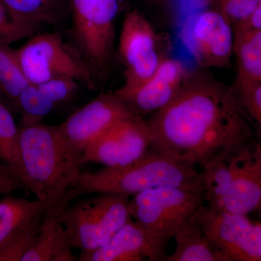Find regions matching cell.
Masks as SVG:
<instances>
[{"mask_svg": "<svg viewBox=\"0 0 261 261\" xmlns=\"http://www.w3.org/2000/svg\"><path fill=\"white\" fill-rule=\"evenodd\" d=\"M147 123L153 148L194 166L253 135L232 89L202 75L189 74L177 95Z\"/></svg>", "mask_w": 261, "mask_h": 261, "instance_id": "cell-1", "label": "cell"}, {"mask_svg": "<svg viewBox=\"0 0 261 261\" xmlns=\"http://www.w3.org/2000/svg\"><path fill=\"white\" fill-rule=\"evenodd\" d=\"M19 175L37 200L49 204L71 190L81 172L82 155L59 126L38 123L19 129Z\"/></svg>", "mask_w": 261, "mask_h": 261, "instance_id": "cell-2", "label": "cell"}, {"mask_svg": "<svg viewBox=\"0 0 261 261\" xmlns=\"http://www.w3.org/2000/svg\"><path fill=\"white\" fill-rule=\"evenodd\" d=\"M201 185L196 166L185 164L151 147L128 166L94 171H81L74 185L83 194H120L134 196L160 187Z\"/></svg>", "mask_w": 261, "mask_h": 261, "instance_id": "cell-3", "label": "cell"}, {"mask_svg": "<svg viewBox=\"0 0 261 261\" xmlns=\"http://www.w3.org/2000/svg\"><path fill=\"white\" fill-rule=\"evenodd\" d=\"M123 0H70V47L88 67L94 80L103 79L114 54L116 20Z\"/></svg>", "mask_w": 261, "mask_h": 261, "instance_id": "cell-4", "label": "cell"}, {"mask_svg": "<svg viewBox=\"0 0 261 261\" xmlns=\"http://www.w3.org/2000/svg\"><path fill=\"white\" fill-rule=\"evenodd\" d=\"M96 195L68 205L61 218L72 247L83 253L106 245L132 219L129 196Z\"/></svg>", "mask_w": 261, "mask_h": 261, "instance_id": "cell-5", "label": "cell"}, {"mask_svg": "<svg viewBox=\"0 0 261 261\" xmlns=\"http://www.w3.org/2000/svg\"><path fill=\"white\" fill-rule=\"evenodd\" d=\"M201 185L149 189L130 199V218L166 247L180 225L203 205Z\"/></svg>", "mask_w": 261, "mask_h": 261, "instance_id": "cell-6", "label": "cell"}, {"mask_svg": "<svg viewBox=\"0 0 261 261\" xmlns=\"http://www.w3.org/2000/svg\"><path fill=\"white\" fill-rule=\"evenodd\" d=\"M19 64L29 84H39L53 79H74L94 85L88 67L59 33L34 36L16 50Z\"/></svg>", "mask_w": 261, "mask_h": 261, "instance_id": "cell-7", "label": "cell"}, {"mask_svg": "<svg viewBox=\"0 0 261 261\" xmlns=\"http://www.w3.org/2000/svg\"><path fill=\"white\" fill-rule=\"evenodd\" d=\"M196 217L207 238L228 261H261V223L247 215L202 205Z\"/></svg>", "mask_w": 261, "mask_h": 261, "instance_id": "cell-8", "label": "cell"}, {"mask_svg": "<svg viewBox=\"0 0 261 261\" xmlns=\"http://www.w3.org/2000/svg\"><path fill=\"white\" fill-rule=\"evenodd\" d=\"M118 51L125 66L124 84L115 91L118 96L128 93L149 80L163 59L157 49V37L142 13L132 10L122 22Z\"/></svg>", "mask_w": 261, "mask_h": 261, "instance_id": "cell-9", "label": "cell"}, {"mask_svg": "<svg viewBox=\"0 0 261 261\" xmlns=\"http://www.w3.org/2000/svg\"><path fill=\"white\" fill-rule=\"evenodd\" d=\"M151 147L148 123L141 116L135 117L119 122L91 142L82 154V164L123 167L141 159Z\"/></svg>", "mask_w": 261, "mask_h": 261, "instance_id": "cell-10", "label": "cell"}, {"mask_svg": "<svg viewBox=\"0 0 261 261\" xmlns=\"http://www.w3.org/2000/svg\"><path fill=\"white\" fill-rule=\"evenodd\" d=\"M138 116L116 94H102L75 111L59 127L68 143L82 158L99 136L119 122Z\"/></svg>", "mask_w": 261, "mask_h": 261, "instance_id": "cell-11", "label": "cell"}, {"mask_svg": "<svg viewBox=\"0 0 261 261\" xmlns=\"http://www.w3.org/2000/svg\"><path fill=\"white\" fill-rule=\"evenodd\" d=\"M183 37L197 63L206 68L229 64L234 47L232 23L217 10H207L185 24Z\"/></svg>", "mask_w": 261, "mask_h": 261, "instance_id": "cell-12", "label": "cell"}, {"mask_svg": "<svg viewBox=\"0 0 261 261\" xmlns=\"http://www.w3.org/2000/svg\"><path fill=\"white\" fill-rule=\"evenodd\" d=\"M188 75L181 62L163 58L148 80L134 90L118 97L139 116L154 113L167 106L174 99Z\"/></svg>", "mask_w": 261, "mask_h": 261, "instance_id": "cell-13", "label": "cell"}, {"mask_svg": "<svg viewBox=\"0 0 261 261\" xmlns=\"http://www.w3.org/2000/svg\"><path fill=\"white\" fill-rule=\"evenodd\" d=\"M166 246L130 219L106 245L81 252L80 261H166Z\"/></svg>", "mask_w": 261, "mask_h": 261, "instance_id": "cell-14", "label": "cell"}, {"mask_svg": "<svg viewBox=\"0 0 261 261\" xmlns=\"http://www.w3.org/2000/svg\"><path fill=\"white\" fill-rule=\"evenodd\" d=\"M80 195L73 185L61 198L48 204L37 238L21 261L77 260L61 218L70 201Z\"/></svg>", "mask_w": 261, "mask_h": 261, "instance_id": "cell-15", "label": "cell"}, {"mask_svg": "<svg viewBox=\"0 0 261 261\" xmlns=\"http://www.w3.org/2000/svg\"><path fill=\"white\" fill-rule=\"evenodd\" d=\"M211 207L248 215L261 211V143L252 140L246 158L224 195Z\"/></svg>", "mask_w": 261, "mask_h": 261, "instance_id": "cell-16", "label": "cell"}, {"mask_svg": "<svg viewBox=\"0 0 261 261\" xmlns=\"http://www.w3.org/2000/svg\"><path fill=\"white\" fill-rule=\"evenodd\" d=\"M251 140L222 149L201 166L204 200L214 206L224 195L246 158Z\"/></svg>", "mask_w": 261, "mask_h": 261, "instance_id": "cell-17", "label": "cell"}, {"mask_svg": "<svg viewBox=\"0 0 261 261\" xmlns=\"http://www.w3.org/2000/svg\"><path fill=\"white\" fill-rule=\"evenodd\" d=\"M173 238L176 249L166 261H228L207 238L195 214L180 225Z\"/></svg>", "mask_w": 261, "mask_h": 261, "instance_id": "cell-18", "label": "cell"}, {"mask_svg": "<svg viewBox=\"0 0 261 261\" xmlns=\"http://www.w3.org/2000/svg\"><path fill=\"white\" fill-rule=\"evenodd\" d=\"M47 204L15 197L11 193L0 200V248L4 247L29 224L45 211Z\"/></svg>", "mask_w": 261, "mask_h": 261, "instance_id": "cell-19", "label": "cell"}, {"mask_svg": "<svg viewBox=\"0 0 261 261\" xmlns=\"http://www.w3.org/2000/svg\"><path fill=\"white\" fill-rule=\"evenodd\" d=\"M15 23L32 34L44 24L55 25L62 19L65 0H0Z\"/></svg>", "mask_w": 261, "mask_h": 261, "instance_id": "cell-20", "label": "cell"}, {"mask_svg": "<svg viewBox=\"0 0 261 261\" xmlns=\"http://www.w3.org/2000/svg\"><path fill=\"white\" fill-rule=\"evenodd\" d=\"M231 89L261 143V81L252 80L238 71Z\"/></svg>", "mask_w": 261, "mask_h": 261, "instance_id": "cell-21", "label": "cell"}, {"mask_svg": "<svg viewBox=\"0 0 261 261\" xmlns=\"http://www.w3.org/2000/svg\"><path fill=\"white\" fill-rule=\"evenodd\" d=\"M29 84L19 64L16 50L0 42V94L15 106L19 94Z\"/></svg>", "mask_w": 261, "mask_h": 261, "instance_id": "cell-22", "label": "cell"}, {"mask_svg": "<svg viewBox=\"0 0 261 261\" xmlns=\"http://www.w3.org/2000/svg\"><path fill=\"white\" fill-rule=\"evenodd\" d=\"M15 107L20 113L23 125L40 123L56 106L40 92L37 85L29 84L19 94Z\"/></svg>", "mask_w": 261, "mask_h": 261, "instance_id": "cell-23", "label": "cell"}, {"mask_svg": "<svg viewBox=\"0 0 261 261\" xmlns=\"http://www.w3.org/2000/svg\"><path fill=\"white\" fill-rule=\"evenodd\" d=\"M19 129L9 108L0 99V161L19 174Z\"/></svg>", "mask_w": 261, "mask_h": 261, "instance_id": "cell-24", "label": "cell"}, {"mask_svg": "<svg viewBox=\"0 0 261 261\" xmlns=\"http://www.w3.org/2000/svg\"><path fill=\"white\" fill-rule=\"evenodd\" d=\"M233 53L238 59V71L252 80L261 81V48L238 28L234 31Z\"/></svg>", "mask_w": 261, "mask_h": 261, "instance_id": "cell-25", "label": "cell"}, {"mask_svg": "<svg viewBox=\"0 0 261 261\" xmlns=\"http://www.w3.org/2000/svg\"><path fill=\"white\" fill-rule=\"evenodd\" d=\"M44 212L37 216L21 232L0 248V261H21L37 238Z\"/></svg>", "mask_w": 261, "mask_h": 261, "instance_id": "cell-26", "label": "cell"}, {"mask_svg": "<svg viewBox=\"0 0 261 261\" xmlns=\"http://www.w3.org/2000/svg\"><path fill=\"white\" fill-rule=\"evenodd\" d=\"M261 0H209L216 9L234 25L246 20L256 9Z\"/></svg>", "mask_w": 261, "mask_h": 261, "instance_id": "cell-27", "label": "cell"}, {"mask_svg": "<svg viewBox=\"0 0 261 261\" xmlns=\"http://www.w3.org/2000/svg\"><path fill=\"white\" fill-rule=\"evenodd\" d=\"M77 82L78 81L74 79L62 77L36 85H37L40 92L57 107L59 105L68 102L74 94L78 88Z\"/></svg>", "mask_w": 261, "mask_h": 261, "instance_id": "cell-28", "label": "cell"}, {"mask_svg": "<svg viewBox=\"0 0 261 261\" xmlns=\"http://www.w3.org/2000/svg\"><path fill=\"white\" fill-rule=\"evenodd\" d=\"M32 34L28 29L13 21L4 5L0 4V42L9 44Z\"/></svg>", "mask_w": 261, "mask_h": 261, "instance_id": "cell-29", "label": "cell"}, {"mask_svg": "<svg viewBox=\"0 0 261 261\" xmlns=\"http://www.w3.org/2000/svg\"><path fill=\"white\" fill-rule=\"evenodd\" d=\"M20 189H25V187L20 175L14 168L0 161V195H8Z\"/></svg>", "mask_w": 261, "mask_h": 261, "instance_id": "cell-30", "label": "cell"}, {"mask_svg": "<svg viewBox=\"0 0 261 261\" xmlns=\"http://www.w3.org/2000/svg\"><path fill=\"white\" fill-rule=\"evenodd\" d=\"M234 27L246 30L261 29V1L257 5L256 9L254 10L253 13L246 20Z\"/></svg>", "mask_w": 261, "mask_h": 261, "instance_id": "cell-31", "label": "cell"}, {"mask_svg": "<svg viewBox=\"0 0 261 261\" xmlns=\"http://www.w3.org/2000/svg\"><path fill=\"white\" fill-rule=\"evenodd\" d=\"M234 28H238V27H234ZM240 29L243 31L244 34L250 40L261 48V29H251V30Z\"/></svg>", "mask_w": 261, "mask_h": 261, "instance_id": "cell-32", "label": "cell"}, {"mask_svg": "<svg viewBox=\"0 0 261 261\" xmlns=\"http://www.w3.org/2000/svg\"><path fill=\"white\" fill-rule=\"evenodd\" d=\"M260 220H261V211H260ZM260 223H261V221H260Z\"/></svg>", "mask_w": 261, "mask_h": 261, "instance_id": "cell-33", "label": "cell"}, {"mask_svg": "<svg viewBox=\"0 0 261 261\" xmlns=\"http://www.w3.org/2000/svg\"><path fill=\"white\" fill-rule=\"evenodd\" d=\"M0 4H2V3H0Z\"/></svg>", "mask_w": 261, "mask_h": 261, "instance_id": "cell-34", "label": "cell"}]
</instances>
